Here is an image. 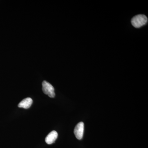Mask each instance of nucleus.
<instances>
[{
	"label": "nucleus",
	"instance_id": "nucleus-5",
	"mask_svg": "<svg viewBox=\"0 0 148 148\" xmlns=\"http://www.w3.org/2000/svg\"><path fill=\"white\" fill-rule=\"evenodd\" d=\"M33 103V100L30 98H27L22 100L18 104V108H23L24 109H28L32 106Z\"/></svg>",
	"mask_w": 148,
	"mask_h": 148
},
{
	"label": "nucleus",
	"instance_id": "nucleus-3",
	"mask_svg": "<svg viewBox=\"0 0 148 148\" xmlns=\"http://www.w3.org/2000/svg\"><path fill=\"white\" fill-rule=\"evenodd\" d=\"M84 131V123L82 122H81L77 125L74 129V134L76 138L78 140H81L83 136Z\"/></svg>",
	"mask_w": 148,
	"mask_h": 148
},
{
	"label": "nucleus",
	"instance_id": "nucleus-1",
	"mask_svg": "<svg viewBox=\"0 0 148 148\" xmlns=\"http://www.w3.org/2000/svg\"><path fill=\"white\" fill-rule=\"evenodd\" d=\"M148 21V18L145 15L139 14L132 18L131 23L132 26L136 28H139L145 25Z\"/></svg>",
	"mask_w": 148,
	"mask_h": 148
},
{
	"label": "nucleus",
	"instance_id": "nucleus-2",
	"mask_svg": "<svg viewBox=\"0 0 148 148\" xmlns=\"http://www.w3.org/2000/svg\"><path fill=\"white\" fill-rule=\"evenodd\" d=\"M42 91L45 94L47 95L50 98H54L55 96L54 88L49 83L44 81L42 83Z\"/></svg>",
	"mask_w": 148,
	"mask_h": 148
},
{
	"label": "nucleus",
	"instance_id": "nucleus-4",
	"mask_svg": "<svg viewBox=\"0 0 148 148\" xmlns=\"http://www.w3.org/2000/svg\"><path fill=\"white\" fill-rule=\"evenodd\" d=\"M58 133L55 130L51 131L46 138V143L48 145L53 144L58 138Z\"/></svg>",
	"mask_w": 148,
	"mask_h": 148
}]
</instances>
